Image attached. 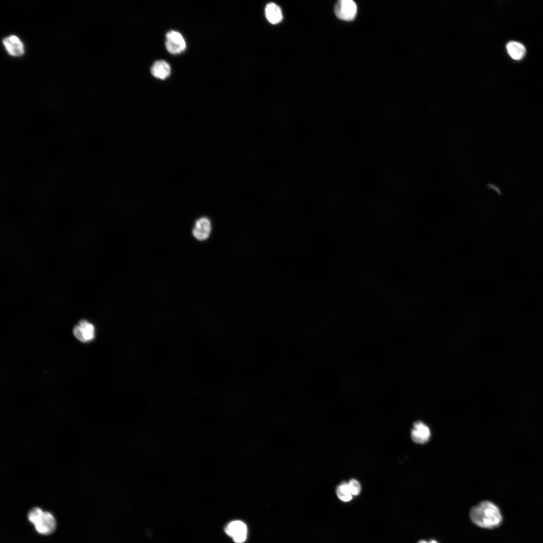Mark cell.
<instances>
[{
    "label": "cell",
    "instance_id": "1",
    "mask_svg": "<svg viewBox=\"0 0 543 543\" xmlns=\"http://www.w3.org/2000/svg\"><path fill=\"white\" fill-rule=\"evenodd\" d=\"M470 515L475 524L483 528L497 527L502 521V514L499 508L489 501H482L473 507Z\"/></svg>",
    "mask_w": 543,
    "mask_h": 543
},
{
    "label": "cell",
    "instance_id": "2",
    "mask_svg": "<svg viewBox=\"0 0 543 543\" xmlns=\"http://www.w3.org/2000/svg\"><path fill=\"white\" fill-rule=\"evenodd\" d=\"M28 519L34 525L36 531L42 535L52 533L56 527V522L53 515L38 507H33L29 511Z\"/></svg>",
    "mask_w": 543,
    "mask_h": 543
},
{
    "label": "cell",
    "instance_id": "3",
    "mask_svg": "<svg viewBox=\"0 0 543 543\" xmlns=\"http://www.w3.org/2000/svg\"><path fill=\"white\" fill-rule=\"evenodd\" d=\"M165 37V47L169 53L175 55L185 50L186 43L180 33L170 30L166 34Z\"/></svg>",
    "mask_w": 543,
    "mask_h": 543
},
{
    "label": "cell",
    "instance_id": "4",
    "mask_svg": "<svg viewBox=\"0 0 543 543\" xmlns=\"http://www.w3.org/2000/svg\"><path fill=\"white\" fill-rule=\"evenodd\" d=\"M334 13L340 20L350 21L353 20L357 13L356 4L351 0H341L334 7Z\"/></svg>",
    "mask_w": 543,
    "mask_h": 543
},
{
    "label": "cell",
    "instance_id": "5",
    "mask_svg": "<svg viewBox=\"0 0 543 543\" xmlns=\"http://www.w3.org/2000/svg\"><path fill=\"white\" fill-rule=\"evenodd\" d=\"M75 337L80 341L86 342L92 341L95 336L94 326L85 320H81L73 329Z\"/></svg>",
    "mask_w": 543,
    "mask_h": 543
},
{
    "label": "cell",
    "instance_id": "6",
    "mask_svg": "<svg viewBox=\"0 0 543 543\" xmlns=\"http://www.w3.org/2000/svg\"><path fill=\"white\" fill-rule=\"evenodd\" d=\"M411 437L415 443H425L428 441L430 437V429L422 421H417L413 423L411 431Z\"/></svg>",
    "mask_w": 543,
    "mask_h": 543
},
{
    "label": "cell",
    "instance_id": "7",
    "mask_svg": "<svg viewBox=\"0 0 543 543\" xmlns=\"http://www.w3.org/2000/svg\"><path fill=\"white\" fill-rule=\"evenodd\" d=\"M211 230V223L210 220L207 217H203L199 218L196 221L192 233L194 237L198 240L204 241L209 237Z\"/></svg>",
    "mask_w": 543,
    "mask_h": 543
},
{
    "label": "cell",
    "instance_id": "8",
    "mask_svg": "<svg viewBox=\"0 0 543 543\" xmlns=\"http://www.w3.org/2000/svg\"><path fill=\"white\" fill-rule=\"evenodd\" d=\"M225 531L237 543L243 542L246 538V526L243 522L239 520L230 522L227 526Z\"/></svg>",
    "mask_w": 543,
    "mask_h": 543
},
{
    "label": "cell",
    "instance_id": "9",
    "mask_svg": "<svg viewBox=\"0 0 543 543\" xmlns=\"http://www.w3.org/2000/svg\"><path fill=\"white\" fill-rule=\"evenodd\" d=\"M3 44L8 53L13 56H20L24 53V46L20 39L15 35L5 38Z\"/></svg>",
    "mask_w": 543,
    "mask_h": 543
},
{
    "label": "cell",
    "instance_id": "10",
    "mask_svg": "<svg viewBox=\"0 0 543 543\" xmlns=\"http://www.w3.org/2000/svg\"><path fill=\"white\" fill-rule=\"evenodd\" d=\"M150 70L154 77L162 80L168 77L171 72L170 65L163 60L156 61L151 67Z\"/></svg>",
    "mask_w": 543,
    "mask_h": 543
},
{
    "label": "cell",
    "instance_id": "11",
    "mask_svg": "<svg viewBox=\"0 0 543 543\" xmlns=\"http://www.w3.org/2000/svg\"><path fill=\"white\" fill-rule=\"evenodd\" d=\"M265 15L267 21L272 24L280 23L283 17L281 8L274 3H270L266 6Z\"/></svg>",
    "mask_w": 543,
    "mask_h": 543
},
{
    "label": "cell",
    "instance_id": "12",
    "mask_svg": "<svg viewBox=\"0 0 543 543\" xmlns=\"http://www.w3.org/2000/svg\"><path fill=\"white\" fill-rule=\"evenodd\" d=\"M506 49L509 56L516 60L522 59L526 53L524 46L517 41L509 42L506 45Z\"/></svg>",
    "mask_w": 543,
    "mask_h": 543
},
{
    "label": "cell",
    "instance_id": "13",
    "mask_svg": "<svg viewBox=\"0 0 543 543\" xmlns=\"http://www.w3.org/2000/svg\"><path fill=\"white\" fill-rule=\"evenodd\" d=\"M336 492L338 498L343 502H349L352 499V495L349 489L347 483L342 482L337 487Z\"/></svg>",
    "mask_w": 543,
    "mask_h": 543
},
{
    "label": "cell",
    "instance_id": "14",
    "mask_svg": "<svg viewBox=\"0 0 543 543\" xmlns=\"http://www.w3.org/2000/svg\"><path fill=\"white\" fill-rule=\"evenodd\" d=\"M347 485L350 493L352 495H358L361 491V486L359 482L355 479H350L347 483Z\"/></svg>",
    "mask_w": 543,
    "mask_h": 543
},
{
    "label": "cell",
    "instance_id": "15",
    "mask_svg": "<svg viewBox=\"0 0 543 543\" xmlns=\"http://www.w3.org/2000/svg\"><path fill=\"white\" fill-rule=\"evenodd\" d=\"M418 543H429V542H426V541H425V540H421V541H419V542Z\"/></svg>",
    "mask_w": 543,
    "mask_h": 543
},
{
    "label": "cell",
    "instance_id": "16",
    "mask_svg": "<svg viewBox=\"0 0 543 543\" xmlns=\"http://www.w3.org/2000/svg\"><path fill=\"white\" fill-rule=\"evenodd\" d=\"M429 542V543H437L436 541H435L434 540H431Z\"/></svg>",
    "mask_w": 543,
    "mask_h": 543
}]
</instances>
